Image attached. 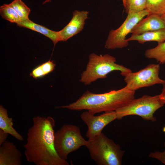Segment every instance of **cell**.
I'll return each instance as SVG.
<instances>
[{
	"mask_svg": "<svg viewBox=\"0 0 165 165\" xmlns=\"http://www.w3.org/2000/svg\"><path fill=\"white\" fill-rule=\"evenodd\" d=\"M33 122L24 145L27 161L36 165H69L66 160L59 157L54 148V119L37 116L33 118Z\"/></svg>",
	"mask_w": 165,
	"mask_h": 165,
	"instance_id": "cell-1",
	"label": "cell"
},
{
	"mask_svg": "<svg viewBox=\"0 0 165 165\" xmlns=\"http://www.w3.org/2000/svg\"><path fill=\"white\" fill-rule=\"evenodd\" d=\"M135 92L126 86L121 89L103 94L94 93L87 90L76 101L56 108L86 110L94 115L102 112L115 111L135 98Z\"/></svg>",
	"mask_w": 165,
	"mask_h": 165,
	"instance_id": "cell-2",
	"label": "cell"
},
{
	"mask_svg": "<svg viewBox=\"0 0 165 165\" xmlns=\"http://www.w3.org/2000/svg\"><path fill=\"white\" fill-rule=\"evenodd\" d=\"M116 58L108 53L103 55L90 53L86 69L81 74L79 81L88 85L98 79L106 78L107 75L113 71H120L121 75L124 76L132 72L123 65L116 64Z\"/></svg>",
	"mask_w": 165,
	"mask_h": 165,
	"instance_id": "cell-3",
	"label": "cell"
},
{
	"mask_svg": "<svg viewBox=\"0 0 165 165\" xmlns=\"http://www.w3.org/2000/svg\"><path fill=\"white\" fill-rule=\"evenodd\" d=\"M85 146L97 165H122L125 151L103 133L88 138Z\"/></svg>",
	"mask_w": 165,
	"mask_h": 165,
	"instance_id": "cell-4",
	"label": "cell"
},
{
	"mask_svg": "<svg viewBox=\"0 0 165 165\" xmlns=\"http://www.w3.org/2000/svg\"><path fill=\"white\" fill-rule=\"evenodd\" d=\"M165 103L160 99L159 95L151 96L147 95L133 99L124 106L115 111L117 119L130 115H137L144 120L154 122L156 121L154 114Z\"/></svg>",
	"mask_w": 165,
	"mask_h": 165,
	"instance_id": "cell-5",
	"label": "cell"
},
{
	"mask_svg": "<svg viewBox=\"0 0 165 165\" xmlns=\"http://www.w3.org/2000/svg\"><path fill=\"white\" fill-rule=\"evenodd\" d=\"M86 142L81 134L79 128L74 125L64 124L54 133L55 149L59 157L64 160L68 159L69 153L85 146Z\"/></svg>",
	"mask_w": 165,
	"mask_h": 165,
	"instance_id": "cell-6",
	"label": "cell"
},
{
	"mask_svg": "<svg viewBox=\"0 0 165 165\" xmlns=\"http://www.w3.org/2000/svg\"><path fill=\"white\" fill-rule=\"evenodd\" d=\"M149 14V13L146 9L127 14L126 19L119 28L110 31L105 42V47L108 49H115L127 47L129 44V42L127 40V35L130 33L139 22Z\"/></svg>",
	"mask_w": 165,
	"mask_h": 165,
	"instance_id": "cell-7",
	"label": "cell"
},
{
	"mask_svg": "<svg viewBox=\"0 0 165 165\" xmlns=\"http://www.w3.org/2000/svg\"><path fill=\"white\" fill-rule=\"evenodd\" d=\"M160 70L159 64H151L138 71L129 73L124 76L126 86L135 91L141 88L156 84H163L165 80L159 77Z\"/></svg>",
	"mask_w": 165,
	"mask_h": 165,
	"instance_id": "cell-8",
	"label": "cell"
},
{
	"mask_svg": "<svg viewBox=\"0 0 165 165\" xmlns=\"http://www.w3.org/2000/svg\"><path fill=\"white\" fill-rule=\"evenodd\" d=\"M80 118L88 127L86 137L91 138L99 134L106 125L117 119V115L115 111L105 112L95 116L86 111L81 114Z\"/></svg>",
	"mask_w": 165,
	"mask_h": 165,
	"instance_id": "cell-9",
	"label": "cell"
},
{
	"mask_svg": "<svg viewBox=\"0 0 165 165\" xmlns=\"http://www.w3.org/2000/svg\"><path fill=\"white\" fill-rule=\"evenodd\" d=\"M89 12L86 11L75 10L72 17L69 23L59 31L61 41H66L80 32L83 29L85 21L88 18Z\"/></svg>",
	"mask_w": 165,
	"mask_h": 165,
	"instance_id": "cell-10",
	"label": "cell"
},
{
	"mask_svg": "<svg viewBox=\"0 0 165 165\" xmlns=\"http://www.w3.org/2000/svg\"><path fill=\"white\" fill-rule=\"evenodd\" d=\"M22 156L12 142L6 141L0 146V165H21Z\"/></svg>",
	"mask_w": 165,
	"mask_h": 165,
	"instance_id": "cell-11",
	"label": "cell"
},
{
	"mask_svg": "<svg viewBox=\"0 0 165 165\" xmlns=\"http://www.w3.org/2000/svg\"><path fill=\"white\" fill-rule=\"evenodd\" d=\"M163 28H165V20L161 16L155 14H150L139 22L130 33L139 35Z\"/></svg>",
	"mask_w": 165,
	"mask_h": 165,
	"instance_id": "cell-12",
	"label": "cell"
},
{
	"mask_svg": "<svg viewBox=\"0 0 165 165\" xmlns=\"http://www.w3.org/2000/svg\"><path fill=\"white\" fill-rule=\"evenodd\" d=\"M18 26L26 28L40 33L50 39L54 46L59 41H61L59 31L51 30L42 26L37 24L29 19L21 21L16 24Z\"/></svg>",
	"mask_w": 165,
	"mask_h": 165,
	"instance_id": "cell-13",
	"label": "cell"
},
{
	"mask_svg": "<svg viewBox=\"0 0 165 165\" xmlns=\"http://www.w3.org/2000/svg\"><path fill=\"white\" fill-rule=\"evenodd\" d=\"M128 42L136 41L139 43L143 44L146 42H157L158 43L165 41V28L146 32L139 35L132 34L127 39Z\"/></svg>",
	"mask_w": 165,
	"mask_h": 165,
	"instance_id": "cell-14",
	"label": "cell"
},
{
	"mask_svg": "<svg viewBox=\"0 0 165 165\" xmlns=\"http://www.w3.org/2000/svg\"><path fill=\"white\" fill-rule=\"evenodd\" d=\"M13 119L8 116L7 110L0 105V129L9 134L18 140H24L23 136L13 128Z\"/></svg>",
	"mask_w": 165,
	"mask_h": 165,
	"instance_id": "cell-15",
	"label": "cell"
},
{
	"mask_svg": "<svg viewBox=\"0 0 165 165\" xmlns=\"http://www.w3.org/2000/svg\"><path fill=\"white\" fill-rule=\"evenodd\" d=\"M145 57L148 59H154L161 64L165 63V41L158 43L155 47L146 50Z\"/></svg>",
	"mask_w": 165,
	"mask_h": 165,
	"instance_id": "cell-16",
	"label": "cell"
},
{
	"mask_svg": "<svg viewBox=\"0 0 165 165\" xmlns=\"http://www.w3.org/2000/svg\"><path fill=\"white\" fill-rule=\"evenodd\" d=\"M145 9L150 14L161 16L165 14V0H146Z\"/></svg>",
	"mask_w": 165,
	"mask_h": 165,
	"instance_id": "cell-17",
	"label": "cell"
},
{
	"mask_svg": "<svg viewBox=\"0 0 165 165\" xmlns=\"http://www.w3.org/2000/svg\"><path fill=\"white\" fill-rule=\"evenodd\" d=\"M0 14L4 19L16 24L21 20L15 10L9 4H4L0 7Z\"/></svg>",
	"mask_w": 165,
	"mask_h": 165,
	"instance_id": "cell-18",
	"label": "cell"
},
{
	"mask_svg": "<svg viewBox=\"0 0 165 165\" xmlns=\"http://www.w3.org/2000/svg\"><path fill=\"white\" fill-rule=\"evenodd\" d=\"M9 5L17 13L21 21L29 19L31 9L22 0H13Z\"/></svg>",
	"mask_w": 165,
	"mask_h": 165,
	"instance_id": "cell-19",
	"label": "cell"
},
{
	"mask_svg": "<svg viewBox=\"0 0 165 165\" xmlns=\"http://www.w3.org/2000/svg\"><path fill=\"white\" fill-rule=\"evenodd\" d=\"M123 6L127 14L138 12L146 9V0H125Z\"/></svg>",
	"mask_w": 165,
	"mask_h": 165,
	"instance_id": "cell-20",
	"label": "cell"
},
{
	"mask_svg": "<svg viewBox=\"0 0 165 165\" xmlns=\"http://www.w3.org/2000/svg\"><path fill=\"white\" fill-rule=\"evenodd\" d=\"M40 65L45 76L52 72L56 66L53 61H51L50 60Z\"/></svg>",
	"mask_w": 165,
	"mask_h": 165,
	"instance_id": "cell-21",
	"label": "cell"
},
{
	"mask_svg": "<svg viewBox=\"0 0 165 165\" xmlns=\"http://www.w3.org/2000/svg\"><path fill=\"white\" fill-rule=\"evenodd\" d=\"M165 147L164 150L163 152L156 151L151 152L149 157L157 160L165 165V141L164 143Z\"/></svg>",
	"mask_w": 165,
	"mask_h": 165,
	"instance_id": "cell-22",
	"label": "cell"
},
{
	"mask_svg": "<svg viewBox=\"0 0 165 165\" xmlns=\"http://www.w3.org/2000/svg\"><path fill=\"white\" fill-rule=\"evenodd\" d=\"M30 76H31L35 79L40 78L45 76L40 64L32 70L30 73Z\"/></svg>",
	"mask_w": 165,
	"mask_h": 165,
	"instance_id": "cell-23",
	"label": "cell"
},
{
	"mask_svg": "<svg viewBox=\"0 0 165 165\" xmlns=\"http://www.w3.org/2000/svg\"><path fill=\"white\" fill-rule=\"evenodd\" d=\"M9 134L0 129V146L6 141Z\"/></svg>",
	"mask_w": 165,
	"mask_h": 165,
	"instance_id": "cell-24",
	"label": "cell"
},
{
	"mask_svg": "<svg viewBox=\"0 0 165 165\" xmlns=\"http://www.w3.org/2000/svg\"><path fill=\"white\" fill-rule=\"evenodd\" d=\"M163 88L161 94H159L161 100L165 103V81L162 84Z\"/></svg>",
	"mask_w": 165,
	"mask_h": 165,
	"instance_id": "cell-25",
	"label": "cell"
},
{
	"mask_svg": "<svg viewBox=\"0 0 165 165\" xmlns=\"http://www.w3.org/2000/svg\"><path fill=\"white\" fill-rule=\"evenodd\" d=\"M52 0H45L42 3L43 4H45L47 3L50 2Z\"/></svg>",
	"mask_w": 165,
	"mask_h": 165,
	"instance_id": "cell-26",
	"label": "cell"
},
{
	"mask_svg": "<svg viewBox=\"0 0 165 165\" xmlns=\"http://www.w3.org/2000/svg\"><path fill=\"white\" fill-rule=\"evenodd\" d=\"M161 16L162 18L165 20V14Z\"/></svg>",
	"mask_w": 165,
	"mask_h": 165,
	"instance_id": "cell-27",
	"label": "cell"
},
{
	"mask_svg": "<svg viewBox=\"0 0 165 165\" xmlns=\"http://www.w3.org/2000/svg\"><path fill=\"white\" fill-rule=\"evenodd\" d=\"M122 1L123 2V5L124 4L125 0H122Z\"/></svg>",
	"mask_w": 165,
	"mask_h": 165,
	"instance_id": "cell-28",
	"label": "cell"
}]
</instances>
